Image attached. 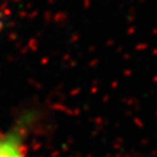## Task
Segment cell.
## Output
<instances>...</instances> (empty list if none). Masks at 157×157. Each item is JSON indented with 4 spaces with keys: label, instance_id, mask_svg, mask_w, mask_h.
<instances>
[{
    "label": "cell",
    "instance_id": "6da1fadb",
    "mask_svg": "<svg viewBox=\"0 0 157 157\" xmlns=\"http://www.w3.org/2000/svg\"><path fill=\"white\" fill-rule=\"evenodd\" d=\"M36 120V113L26 112L10 128L0 132V157H29L27 141Z\"/></svg>",
    "mask_w": 157,
    "mask_h": 157
}]
</instances>
